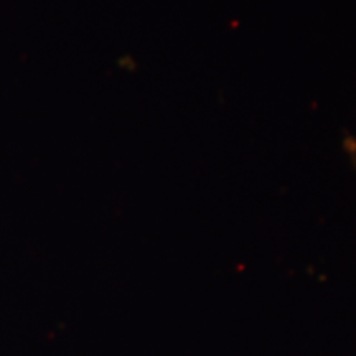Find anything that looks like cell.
Segmentation results:
<instances>
[{
    "mask_svg": "<svg viewBox=\"0 0 356 356\" xmlns=\"http://www.w3.org/2000/svg\"><path fill=\"white\" fill-rule=\"evenodd\" d=\"M345 149H346V152H348L353 165L356 167V139L355 137H348V139L345 140Z\"/></svg>",
    "mask_w": 356,
    "mask_h": 356,
    "instance_id": "cell-1",
    "label": "cell"
}]
</instances>
